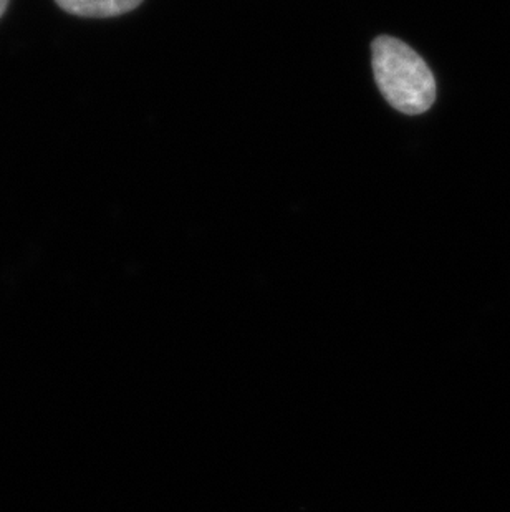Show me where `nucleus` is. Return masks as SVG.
I'll use <instances>...</instances> for the list:
<instances>
[{
  "mask_svg": "<svg viewBox=\"0 0 510 512\" xmlns=\"http://www.w3.org/2000/svg\"><path fill=\"white\" fill-rule=\"evenodd\" d=\"M65 12L80 17L106 19L128 14L143 4V0H55Z\"/></svg>",
  "mask_w": 510,
  "mask_h": 512,
  "instance_id": "2",
  "label": "nucleus"
},
{
  "mask_svg": "<svg viewBox=\"0 0 510 512\" xmlns=\"http://www.w3.org/2000/svg\"><path fill=\"white\" fill-rule=\"evenodd\" d=\"M376 85L391 107L405 115H423L436 102V80L428 63L409 45L390 35L371 44Z\"/></svg>",
  "mask_w": 510,
  "mask_h": 512,
  "instance_id": "1",
  "label": "nucleus"
},
{
  "mask_svg": "<svg viewBox=\"0 0 510 512\" xmlns=\"http://www.w3.org/2000/svg\"><path fill=\"white\" fill-rule=\"evenodd\" d=\"M7 4H9V0H0V17L4 15L5 9H7Z\"/></svg>",
  "mask_w": 510,
  "mask_h": 512,
  "instance_id": "3",
  "label": "nucleus"
}]
</instances>
